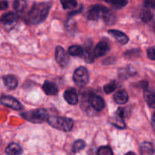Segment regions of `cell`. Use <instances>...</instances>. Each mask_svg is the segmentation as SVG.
<instances>
[{"label": "cell", "instance_id": "6da1fadb", "mask_svg": "<svg viewBox=\"0 0 155 155\" xmlns=\"http://www.w3.org/2000/svg\"><path fill=\"white\" fill-rule=\"evenodd\" d=\"M51 4L42 2L34 4L27 15V21L30 24H37L45 21L49 12Z\"/></svg>", "mask_w": 155, "mask_h": 155}, {"label": "cell", "instance_id": "7a4b0ae2", "mask_svg": "<svg viewBox=\"0 0 155 155\" xmlns=\"http://www.w3.org/2000/svg\"><path fill=\"white\" fill-rule=\"evenodd\" d=\"M47 121L51 127L64 132L71 131L74 126V122L72 120L63 117L53 116L48 117Z\"/></svg>", "mask_w": 155, "mask_h": 155}, {"label": "cell", "instance_id": "3957f363", "mask_svg": "<svg viewBox=\"0 0 155 155\" xmlns=\"http://www.w3.org/2000/svg\"><path fill=\"white\" fill-rule=\"evenodd\" d=\"M22 117L30 122L41 124L48 120V114L45 109L39 108L22 114Z\"/></svg>", "mask_w": 155, "mask_h": 155}, {"label": "cell", "instance_id": "277c9868", "mask_svg": "<svg viewBox=\"0 0 155 155\" xmlns=\"http://www.w3.org/2000/svg\"><path fill=\"white\" fill-rule=\"evenodd\" d=\"M74 83L79 86H84L89 83V76L87 69L83 67H80L74 71L73 77Z\"/></svg>", "mask_w": 155, "mask_h": 155}, {"label": "cell", "instance_id": "5b68a950", "mask_svg": "<svg viewBox=\"0 0 155 155\" xmlns=\"http://www.w3.org/2000/svg\"><path fill=\"white\" fill-rule=\"evenodd\" d=\"M0 101L3 105L15 110H21L24 107L19 101L12 96H7V95L2 96L0 99Z\"/></svg>", "mask_w": 155, "mask_h": 155}, {"label": "cell", "instance_id": "8992f818", "mask_svg": "<svg viewBox=\"0 0 155 155\" xmlns=\"http://www.w3.org/2000/svg\"><path fill=\"white\" fill-rule=\"evenodd\" d=\"M55 59L60 66L66 67L69 64V56L62 47L57 46L55 49Z\"/></svg>", "mask_w": 155, "mask_h": 155}, {"label": "cell", "instance_id": "52a82bcc", "mask_svg": "<svg viewBox=\"0 0 155 155\" xmlns=\"http://www.w3.org/2000/svg\"><path fill=\"white\" fill-rule=\"evenodd\" d=\"M89 102L90 105L98 111L102 110L104 108V106H105L104 99L101 97L94 95V94H90L89 95Z\"/></svg>", "mask_w": 155, "mask_h": 155}, {"label": "cell", "instance_id": "ba28073f", "mask_svg": "<svg viewBox=\"0 0 155 155\" xmlns=\"http://www.w3.org/2000/svg\"><path fill=\"white\" fill-rule=\"evenodd\" d=\"M104 6L102 5H93L91 6L86 13V18L91 21H98L101 16V13Z\"/></svg>", "mask_w": 155, "mask_h": 155}, {"label": "cell", "instance_id": "9c48e42d", "mask_svg": "<svg viewBox=\"0 0 155 155\" xmlns=\"http://www.w3.org/2000/svg\"><path fill=\"white\" fill-rule=\"evenodd\" d=\"M110 50V45L105 41H101L95 45L93 50V54L95 58H100L105 55Z\"/></svg>", "mask_w": 155, "mask_h": 155}, {"label": "cell", "instance_id": "30bf717a", "mask_svg": "<svg viewBox=\"0 0 155 155\" xmlns=\"http://www.w3.org/2000/svg\"><path fill=\"white\" fill-rule=\"evenodd\" d=\"M64 99L66 100L67 102L69 103L70 104H76L78 102V93L77 90L74 88H71L65 91L64 94Z\"/></svg>", "mask_w": 155, "mask_h": 155}, {"label": "cell", "instance_id": "8fae6325", "mask_svg": "<svg viewBox=\"0 0 155 155\" xmlns=\"http://www.w3.org/2000/svg\"><path fill=\"white\" fill-rule=\"evenodd\" d=\"M108 33L121 45H126L129 42V37L123 32L116 30H108Z\"/></svg>", "mask_w": 155, "mask_h": 155}, {"label": "cell", "instance_id": "7c38bea8", "mask_svg": "<svg viewBox=\"0 0 155 155\" xmlns=\"http://www.w3.org/2000/svg\"><path fill=\"white\" fill-rule=\"evenodd\" d=\"M42 89H43L44 92L48 95H55L58 92V86L54 83L48 81V80L45 81L43 86H42Z\"/></svg>", "mask_w": 155, "mask_h": 155}, {"label": "cell", "instance_id": "4fadbf2b", "mask_svg": "<svg viewBox=\"0 0 155 155\" xmlns=\"http://www.w3.org/2000/svg\"><path fill=\"white\" fill-rule=\"evenodd\" d=\"M101 17L107 25H113L116 21L114 15L106 7H104L103 9Z\"/></svg>", "mask_w": 155, "mask_h": 155}, {"label": "cell", "instance_id": "5bb4252c", "mask_svg": "<svg viewBox=\"0 0 155 155\" xmlns=\"http://www.w3.org/2000/svg\"><path fill=\"white\" fill-rule=\"evenodd\" d=\"M114 99L115 102L120 104H124L127 102L129 99L128 94L124 90H119L114 95Z\"/></svg>", "mask_w": 155, "mask_h": 155}, {"label": "cell", "instance_id": "9a60e30c", "mask_svg": "<svg viewBox=\"0 0 155 155\" xmlns=\"http://www.w3.org/2000/svg\"><path fill=\"white\" fill-rule=\"evenodd\" d=\"M3 82L8 89H14L18 86V80L13 75H6L3 77Z\"/></svg>", "mask_w": 155, "mask_h": 155}, {"label": "cell", "instance_id": "2e32d148", "mask_svg": "<svg viewBox=\"0 0 155 155\" xmlns=\"http://www.w3.org/2000/svg\"><path fill=\"white\" fill-rule=\"evenodd\" d=\"M23 150L21 147L17 143H11L5 149V153L10 155H18L22 154Z\"/></svg>", "mask_w": 155, "mask_h": 155}, {"label": "cell", "instance_id": "e0dca14e", "mask_svg": "<svg viewBox=\"0 0 155 155\" xmlns=\"http://www.w3.org/2000/svg\"><path fill=\"white\" fill-rule=\"evenodd\" d=\"M144 98L149 107L155 108V92L152 90L145 89V93H144Z\"/></svg>", "mask_w": 155, "mask_h": 155}, {"label": "cell", "instance_id": "ac0fdd59", "mask_svg": "<svg viewBox=\"0 0 155 155\" xmlns=\"http://www.w3.org/2000/svg\"><path fill=\"white\" fill-rule=\"evenodd\" d=\"M140 153L142 155H151L154 154V148L151 142H142L140 145Z\"/></svg>", "mask_w": 155, "mask_h": 155}, {"label": "cell", "instance_id": "d6986e66", "mask_svg": "<svg viewBox=\"0 0 155 155\" xmlns=\"http://www.w3.org/2000/svg\"><path fill=\"white\" fill-rule=\"evenodd\" d=\"M110 124L114 127H117L119 129H124L126 127L125 122L124 120V118L120 116L118 114H115L114 116L110 120Z\"/></svg>", "mask_w": 155, "mask_h": 155}, {"label": "cell", "instance_id": "ffe728a7", "mask_svg": "<svg viewBox=\"0 0 155 155\" xmlns=\"http://www.w3.org/2000/svg\"><path fill=\"white\" fill-rule=\"evenodd\" d=\"M17 20V15L13 12H8L2 16L0 19V22L4 24H13Z\"/></svg>", "mask_w": 155, "mask_h": 155}, {"label": "cell", "instance_id": "44dd1931", "mask_svg": "<svg viewBox=\"0 0 155 155\" xmlns=\"http://www.w3.org/2000/svg\"><path fill=\"white\" fill-rule=\"evenodd\" d=\"M82 57L85 60V61L87 63H92L94 61L95 58L94 57L93 51H92L90 47H86L85 49H83V53Z\"/></svg>", "mask_w": 155, "mask_h": 155}, {"label": "cell", "instance_id": "7402d4cb", "mask_svg": "<svg viewBox=\"0 0 155 155\" xmlns=\"http://www.w3.org/2000/svg\"><path fill=\"white\" fill-rule=\"evenodd\" d=\"M13 8L18 12H24L27 8V2L25 0H14Z\"/></svg>", "mask_w": 155, "mask_h": 155}, {"label": "cell", "instance_id": "603a6c76", "mask_svg": "<svg viewBox=\"0 0 155 155\" xmlns=\"http://www.w3.org/2000/svg\"><path fill=\"white\" fill-rule=\"evenodd\" d=\"M153 17L154 15H153L152 12L148 9H144L140 12L141 20L145 23H148L149 21H151L153 19Z\"/></svg>", "mask_w": 155, "mask_h": 155}, {"label": "cell", "instance_id": "cb8c5ba5", "mask_svg": "<svg viewBox=\"0 0 155 155\" xmlns=\"http://www.w3.org/2000/svg\"><path fill=\"white\" fill-rule=\"evenodd\" d=\"M68 52L72 56H80V57H82L83 53V48L80 45H72L68 49Z\"/></svg>", "mask_w": 155, "mask_h": 155}, {"label": "cell", "instance_id": "d4e9b609", "mask_svg": "<svg viewBox=\"0 0 155 155\" xmlns=\"http://www.w3.org/2000/svg\"><path fill=\"white\" fill-rule=\"evenodd\" d=\"M104 1L107 3H109L117 8H121L127 5L128 3V0H104Z\"/></svg>", "mask_w": 155, "mask_h": 155}, {"label": "cell", "instance_id": "484cf974", "mask_svg": "<svg viewBox=\"0 0 155 155\" xmlns=\"http://www.w3.org/2000/svg\"><path fill=\"white\" fill-rule=\"evenodd\" d=\"M61 2L64 9H73L77 5L76 0H61Z\"/></svg>", "mask_w": 155, "mask_h": 155}, {"label": "cell", "instance_id": "4316f807", "mask_svg": "<svg viewBox=\"0 0 155 155\" xmlns=\"http://www.w3.org/2000/svg\"><path fill=\"white\" fill-rule=\"evenodd\" d=\"M86 147V143H85L84 141L83 140H77L74 143L72 147V151L73 152L77 153L79 152V151H82L83 148H85Z\"/></svg>", "mask_w": 155, "mask_h": 155}, {"label": "cell", "instance_id": "83f0119b", "mask_svg": "<svg viewBox=\"0 0 155 155\" xmlns=\"http://www.w3.org/2000/svg\"><path fill=\"white\" fill-rule=\"evenodd\" d=\"M97 154L99 155H112L113 151L109 146H102L98 148Z\"/></svg>", "mask_w": 155, "mask_h": 155}, {"label": "cell", "instance_id": "f1b7e54d", "mask_svg": "<svg viewBox=\"0 0 155 155\" xmlns=\"http://www.w3.org/2000/svg\"><path fill=\"white\" fill-rule=\"evenodd\" d=\"M117 89V84L115 83V82H111V83H108V84H106L104 86V91L105 93L110 94L111 92H113L115 89Z\"/></svg>", "mask_w": 155, "mask_h": 155}, {"label": "cell", "instance_id": "f546056e", "mask_svg": "<svg viewBox=\"0 0 155 155\" xmlns=\"http://www.w3.org/2000/svg\"><path fill=\"white\" fill-rule=\"evenodd\" d=\"M147 56L150 60L155 61V46L150 47L147 50Z\"/></svg>", "mask_w": 155, "mask_h": 155}, {"label": "cell", "instance_id": "4dcf8cb0", "mask_svg": "<svg viewBox=\"0 0 155 155\" xmlns=\"http://www.w3.org/2000/svg\"><path fill=\"white\" fill-rule=\"evenodd\" d=\"M144 5L148 8L155 9V0H145Z\"/></svg>", "mask_w": 155, "mask_h": 155}, {"label": "cell", "instance_id": "1f68e13d", "mask_svg": "<svg viewBox=\"0 0 155 155\" xmlns=\"http://www.w3.org/2000/svg\"><path fill=\"white\" fill-rule=\"evenodd\" d=\"M8 7V2L7 1H1L0 2V10H5Z\"/></svg>", "mask_w": 155, "mask_h": 155}, {"label": "cell", "instance_id": "d6a6232c", "mask_svg": "<svg viewBox=\"0 0 155 155\" xmlns=\"http://www.w3.org/2000/svg\"><path fill=\"white\" fill-rule=\"evenodd\" d=\"M151 126H152V129L154 130V131H155V112L152 115V118H151Z\"/></svg>", "mask_w": 155, "mask_h": 155}]
</instances>
